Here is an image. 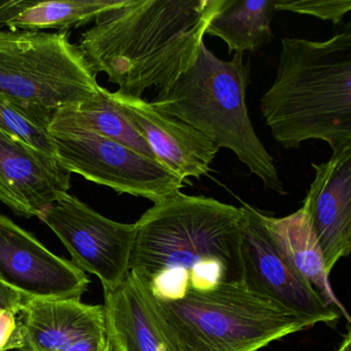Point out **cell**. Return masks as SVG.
Instances as JSON below:
<instances>
[{
	"label": "cell",
	"mask_w": 351,
	"mask_h": 351,
	"mask_svg": "<svg viewBox=\"0 0 351 351\" xmlns=\"http://www.w3.org/2000/svg\"><path fill=\"white\" fill-rule=\"evenodd\" d=\"M130 273L158 301L243 285L240 207L178 193L134 223Z\"/></svg>",
	"instance_id": "6da1fadb"
},
{
	"label": "cell",
	"mask_w": 351,
	"mask_h": 351,
	"mask_svg": "<svg viewBox=\"0 0 351 351\" xmlns=\"http://www.w3.org/2000/svg\"><path fill=\"white\" fill-rule=\"evenodd\" d=\"M227 0H125L98 16L77 45L94 73L126 95L165 91L196 61Z\"/></svg>",
	"instance_id": "7a4b0ae2"
},
{
	"label": "cell",
	"mask_w": 351,
	"mask_h": 351,
	"mask_svg": "<svg viewBox=\"0 0 351 351\" xmlns=\"http://www.w3.org/2000/svg\"><path fill=\"white\" fill-rule=\"evenodd\" d=\"M276 143L287 149L322 141L351 149V25L324 42L285 38L276 79L261 99Z\"/></svg>",
	"instance_id": "3957f363"
},
{
	"label": "cell",
	"mask_w": 351,
	"mask_h": 351,
	"mask_svg": "<svg viewBox=\"0 0 351 351\" xmlns=\"http://www.w3.org/2000/svg\"><path fill=\"white\" fill-rule=\"evenodd\" d=\"M250 64L243 54L221 60L205 43L194 64L152 101L160 112L202 133L219 149L235 154L267 190L285 196L274 160L256 135L246 106Z\"/></svg>",
	"instance_id": "277c9868"
},
{
	"label": "cell",
	"mask_w": 351,
	"mask_h": 351,
	"mask_svg": "<svg viewBox=\"0 0 351 351\" xmlns=\"http://www.w3.org/2000/svg\"><path fill=\"white\" fill-rule=\"evenodd\" d=\"M143 293L173 351H258L315 326L243 285H225L170 302Z\"/></svg>",
	"instance_id": "5b68a950"
},
{
	"label": "cell",
	"mask_w": 351,
	"mask_h": 351,
	"mask_svg": "<svg viewBox=\"0 0 351 351\" xmlns=\"http://www.w3.org/2000/svg\"><path fill=\"white\" fill-rule=\"evenodd\" d=\"M101 86L71 32L0 28V94L57 110L95 97Z\"/></svg>",
	"instance_id": "8992f818"
},
{
	"label": "cell",
	"mask_w": 351,
	"mask_h": 351,
	"mask_svg": "<svg viewBox=\"0 0 351 351\" xmlns=\"http://www.w3.org/2000/svg\"><path fill=\"white\" fill-rule=\"evenodd\" d=\"M50 133L62 169L118 194L147 199L156 204L176 196L186 186V180L158 160L83 127L53 119Z\"/></svg>",
	"instance_id": "52a82bcc"
},
{
	"label": "cell",
	"mask_w": 351,
	"mask_h": 351,
	"mask_svg": "<svg viewBox=\"0 0 351 351\" xmlns=\"http://www.w3.org/2000/svg\"><path fill=\"white\" fill-rule=\"evenodd\" d=\"M38 217L64 244L77 268L99 278L104 291L116 289L127 278L134 223L112 221L69 192L59 195Z\"/></svg>",
	"instance_id": "ba28073f"
},
{
	"label": "cell",
	"mask_w": 351,
	"mask_h": 351,
	"mask_svg": "<svg viewBox=\"0 0 351 351\" xmlns=\"http://www.w3.org/2000/svg\"><path fill=\"white\" fill-rule=\"evenodd\" d=\"M240 209L244 287L315 324L336 322L341 314L291 268L266 229L262 211L247 203Z\"/></svg>",
	"instance_id": "9c48e42d"
},
{
	"label": "cell",
	"mask_w": 351,
	"mask_h": 351,
	"mask_svg": "<svg viewBox=\"0 0 351 351\" xmlns=\"http://www.w3.org/2000/svg\"><path fill=\"white\" fill-rule=\"evenodd\" d=\"M0 282L30 299L81 300L90 279L36 236L0 215Z\"/></svg>",
	"instance_id": "30bf717a"
},
{
	"label": "cell",
	"mask_w": 351,
	"mask_h": 351,
	"mask_svg": "<svg viewBox=\"0 0 351 351\" xmlns=\"http://www.w3.org/2000/svg\"><path fill=\"white\" fill-rule=\"evenodd\" d=\"M20 351H117L104 305L81 300L26 298Z\"/></svg>",
	"instance_id": "8fae6325"
},
{
	"label": "cell",
	"mask_w": 351,
	"mask_h": 351,
	"mask_svg": "<svg viewBox=\"0 0 351 351\" xmlns=\"http://www.w3.org/2000/svg\"><path fill=\"white\" fill-rule=\"evenodd\" d=\"M110 101L134 127L156 159L170 171L189 182L200 180L211 170L219 149L190 125L168 116L143 97L108 90Z\"/></svg>",
	"instance_id": "7c38bea8"
},
{
	"label": "cell",
	"mask_w": 351,
	"mask_h": 351,
	"mask_svg": "<svg viewBox=\"0 0 351 351\" xmlns=\"http://www.w3.org/2000/svg\"><path fill=\"white\" fill-rule=\"evenodd\" d=\"M312 168L315 174L303 205L330 273L351 250V149Z\"/></svg>",
	"instance_id": "4fadbf2b"
},
{
	"label": "cell",
	"mask_w": 351,
	"mask_h": 351,
	"mask_svg": "<svg viewBox=\"0 0 351 351\" xmlns=\"http://www.w3.org/2000/svg\"><path fill=\"white\" fill-rule=\"evenodd\" d=\"M71 176L0 131V202L16 215L38 217L59 195L69 192Z\"/></svg>",
	"instance_id": "5bb4252c"
},
{
	"label": "cell",
	"mask_w": 351,
	"mask_h": 351,
	"mask_svg": "<svg viewBox=\"0 0 351 351\" xmlns=\"http://www.w3.org/2000/svg\"><path fill=\"white\" fill-rule=\"evenodd\" d=\"M263 221L291 268L314 289L328 307L337 310L350 322L344 306L332 291L330 273L326 271L324 254L318 244L305 206L283 217L262 213Z\"/></svg>",
	"instance_id": "9a60e30c"
},
{
	"label": "cell",
	"mask_w": 351,
	"mask_h": 351,
	"mask_svg": "<svg viewBox=\"0 0 351 351\" xmlns=\"http://www.w3.org/2000/svg\"><path fill=\"white\" fill-rule=\"evenodd\" d=\"M108 330L117 351H173L153 317L145 293L131 273L104 291Z\"/></svg>",
	"instance_id": "2e32d148"
},
{
	"label": "cell",
	"mask_w": 351,
	"mask_h": 351,
	"mask_svg": "<svg viewBox=\"0 0 351 351\" xmlns=\"http://www.w3.org/2000/svg\"><path fill=\"white\" fill-rule=\"evenodd\" d=\"M124 3L125 0H17L3 27L12 32H71Z\"/></svg>",
	"instance_id": "e0dca14e"
},
{
	"label": "cell",
	"mask_w": 351,
	"mask_h": 351,
	"mask_svg": "<svg viewBox=\"0 0 351 351\" xmlns=\"http://www.w3.org/2000/svg\"><path fill=\"white\" fill-rule=\"evenodd\" d=\"M277 0H227L206 34L221 38L229 54L256 52L272 42L271 23Z\"/></svg>",
	"instance_id": "ac0fdd59"
},
{
	"label": "cell",
	"mask_w": 351,
	"mask_h": 351,
	"mask_svg": "<svg viewBox=\"0 0 351 351\" xmlns=\"http://www.w3.org/2000/svg\"><path fill=\"white\" fill-rule=\"evenodd\" d=\"M53 119L83 127L141 155L156 159L143 136L110 101L106 88H100L95 97L59 108Z\"/></svg>",
	"instance_id": "d6986e66"
},
{
	"label": "cell",
	"mask_w": 351,
	"mask_h": 351,
	"mask_svg": "<svg viewBox=\"0 0 351 351\" xmlns=\"http://www.w3.org/2000/svg\"><path fill=\"white\" fill-rule=\"evenodd\" d=\"M55 112L0 94V131L58 164L50 133Z\"/></svg>",
	"instance_id": "ffe728a7"
},
{
	"label": "cell",
	"mask_w": 351,
	"mask_h": 351,
	"mask_svg": "<svg viewBox=\"0 0 351 351\" xmlns=\"http://www.w3.org/2000/svg\"><path fill=\"white\" fill-rule=\"evenodd\" d=\"M275 10L312 16L336 25L350 12L351 0H277Z\"/></svg>",
	"instance_id": "44dd1931"
},
{
	"label": "cell",
	"mask_w": 351,
	"mask_h": 351,
	"mask_svg": "<svg viewBox=\"0 0 351 351\" xmlns=\"http://www.w3.org/2000/svg\"><path fill=\"white\" fill-rule=\"evenodd\" d=\"M21 310L0 308V351H20L23 347Z\"/></svg>",
	"instance_id": "7402d4cb"
},
{
	"label": "cell",
	"mask_w": 351,
	"mask_h": 351,
	"mask_svg": "<svg viewBox=\"0 0 351 351\" xmlns=\"http://www.w3.org/2000/svg\"><path fill=\"white\" fill-rule=\"evenodd\" d=\"M26 297L15 289L0 282V308H14L22 310Z\"/></svg>",
	"instance_id": "603a6c76"
},
{
	"label": "cell",
	"mask_w": 351,
	"mask_h": 351,
	"mask_svg": "<svg viewBox=\"0 0 351 351\" xmlns=\"http://www.w3.org/2000/svg\"><path fill=\"white\" fill-rule=\"evenodd\" d=\"M16 0H0V28H3V22L13 13Z\"/></svg>",
	"instance_id": "cb8c5ba5"
},
{
	"label": "cell",
	"mask_w": 351,
	"mask_h": 351,
	"mask_svg": "<svg viewBox=\"0 0 351 351\" xmlns=\"http://www.w3.org/2000/svg\"><path fill=\"white\" fill-rule=\"evenodd\" d=\"M337 351H351V332L349 326L346 336L343 339L342 343H341L340 347L337 349Z\"/></svg>",
	"instance_id": "d4e9b609"
}]
</instances>
